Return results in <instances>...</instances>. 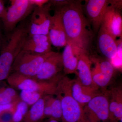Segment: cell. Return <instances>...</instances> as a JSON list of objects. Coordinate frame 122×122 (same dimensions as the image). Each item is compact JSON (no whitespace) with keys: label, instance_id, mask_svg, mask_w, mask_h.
<instances>
[{"label":"cell","instance_id":"6da1fadb","mask_svg":"<svg viewBox=\"0 0 122 122\" xmlns=\"http://www.w3.org/2000/svg\"><path fill=\"white\" fill-rule=\"evenodd\" d=\"M81 0H69L66 4L55 8L61 15L70 44L78 53L93 56L95 34L83 12Z\"/></svg>","mask_w":122,"mask_h":122},{"label":"cell","instance_id":"7a4b0ae2","mask_svg":"<svg viewBox=\"0 0 122 122\" xmlns=\"http://www.w3.org/2000/svg\"><path fill=\"white\" fill-rule=\"evenodd\" d=\"M29 21L20 22L2 41L0 52V81L7 79L16 58L23 49L29 35Z\"/></svg>","mask_w":122,"mask_h":122},{"label":"cell","instance_id":"3957f363","mask_svg":"<svg viewBox=\"0 0 122 122\" xmlns=\"http://www.w3.org/2000/svg\"><path fill=\"white\" fill-rule=\"evenodd\" d=\"M71 80L63 75L58 83L55 94L61 100V122H78L83 118V107L71 95Z\"/></svg>","mask_w":122,"mask_h":122},{"label":"cell","instance_id":"277c9868","mask_svg":"<svg viewBox=\"0 0 122 122\" xmlns=\"http://www.w3.org/2000/svg\"><path fill=\"white\" fill-rule=\"evenodd\" d=\"M63 75L61 73L51 80L39 81L13 72L10 74L7 80L8 85L14 89L37 92L46 95H55L58 83Z\"/></svg>","mask_w":122,"mask_h":122},{"label":"cell","instance_id":"5b68a950","mask_svg":"<svg viewBox=\"0 0 122 122\" xmlns=\"http://www.w3.org/2000/svg\"><path fill=\"white\" fill-rule=\"evenodd\" d=\"M52 52L51 51L46 54H39L22 49L13 64L11 73L15 72L27 77H34L39 72L44 61Z\"/></svg>","mask_w":122,"mask_h":122},{"label":"cell","instance_id":"8992f818","mask_svg":"<svg viewBox=\"0 0 122 122\" xmlns=\"http://www.w3.org/2000/svg\"><path fill=\"white\" fill-rule=\"evenodd\" d=\"M10 2L1 19L3 29L8 34L32 13L35 7L29 0H12Z\"/></svg>","mask_w":122,"mask_h":122},{"label":"cell","instance_id":"52a82bcc","mask_svg":"<svg viewBox=\"0 0 122 122\" xmlns=\"http://www.w3.org/2000/svg\"><path fill=\"white\" fill-rule=\"evenodd\" d=\"M106 91L98 93L83 107V118L86 122L110 121L109 101Z\"/></svg>","mask_w":122,"mask_h":122},{"label":"cell","instance_id":"ba28073f","mask_svg":"<svg viewBox=\"0 0 122 122\" xmlns=\"http://www.w3.org/2000/svg\"><path fill=\"white\" fill-rule=\"evenodd\" d=\"M51 7L49 0L41 7H35L29 21V35H48L52 16Z\"/></svg>","mask_w":122,"mask_h":122},{"label":"cell","instance_id":"9c48e42d","mask_svg":"<svg viewBox=\"0 0 122 122\" xmlns=\"http://www.w3.org/2000/svg\"><path fill=\"white\" fill-rule=\"evenodd\" d=\"M109 5L107 0H87L82 5L83 12L95 35L98 33Z\"/></svg>","mask_w":122,"mask_h":122},{"label":"cell","instance_id":"30bf717a","mask_svg":"<svg viewBox=\"0 0 122 122\" xmlns=\"http://www.w3.org/2000/svg\"><path fill=\"white\" fill-rule=\"evenodd\" d=\"M91 60L95 64L92 69L93 82L98 89L101 88L103 91H105L113 76L114 67L108 61L100 60L93 57Z\"/></svg>","mask_w":122,"mask_h":122},{"label":"cell","instance_id":"8fae6325","mask_svg":"<svg viewBox=\"0 0 122 122\" xmlns=\"http://www.w3.org/2000/svg\"><path fill=\"white\" fill-rule=\"evenodd\" d=\"M63 70L62 54L53 51L44 61L37 74L32 78L38 81H49L61 74Z\"/></svg>","mask_w":122,"mask_h":122},{"label":"cell","instance_id":"7c38bea8","mask_svg":"<svg viewBox=\"0 0 122 122\" xmlns=\"http://www.w3.org/2000/svg\"><path fill=\"white\" fill-rule=\"evenodd\" d=\"M55 10L51 17L48 36L52 45L56 47H65L68 43L65 30L59 12Z\"/></svg>","mask_w":122,"mask_h":122},{"label":"cell","instance_id":"4fadbf2b","mask_svg":"<svg viewBox=\"0 0 122 122\" xmlns=\"http://www.w3.org/2000/svg\"><path fill=\"white\" fill-rule=\"evenodd\" d=\"M120 12L121 10L110 5L101 26L116 38H122V17Z\"/></svg>","mask_w":122,"mask_h":122},{"label":"cell","instance_id":"5bb4252c","mask_svg":"<svg viewBox=\"0 0 122 122\" xmlns=\"http://www.w3.org/2000/svg\"><path fill=\"white\" fill-rule=\"evenodd\" d=\"M116 39L106 30L100 27L98 33V48L103 56L111 61L116 56L117 54Z\"/></svg>","mask_w":122,"mask_h":122},{"label":"cell","instance_id":"9a60e30c","mask_svg":"<svg viewBox=\"0 0 122 122\" xmlns=\"http://www.w3.org/2000/svg\"><path fill=\"white\" fill-rule=\"evenodd\" d=\"M51 45L48 35H28L22 49L36 54H45L52 51Z\"/></svg>","mask_w":122,"mask_h":122},{"label":"cell","instance_id":"2e32d148","mask_svg":"<svg viewBox=\"0 0 122 122\" xmlns=\"http://www.w3.org/2000/svg\"><path fill=\"white\" fill-rule=\"evenodd\" d=\"M77 67V79L82 84L98 90L93 82L92 73V61L90 57L83 52L79 53Z\"/></svg>","mask_w":122,"mask_h":122},{"label":"cell","instance_id":"e0dca14e","mask_svg":"<svg viewBox=\"0 0 122 122\" xmlns=\"http://www.w3.org/2000/svg\"><path fill=\"white\" fill-rule=\"evenodd\" d=\"M109 101V120L111 122L122 121V90L121 86L106 91Z\"/></svg>","mask_w":122,"mask_h":122},{"label":"cell","instance_id":"ac0fdd59","mask_svg":"<svg viewBox=\"0 0 122 122\" xmlns=\"http://www.w3.org/2000/svg\"><path fill=\"white\" fill-rule=\"evenodd\" d=\"M98 90L84 86L77 79L71 80V95L83 107L99 93Z\"/></svg>","mask_w":122,"mask_h":122},{"label":"cell","instance_id":"d6986e66","mask_svg":"<svg viewBox=\"0 0 122 122\" xmlns=\"http://www.w3.org/2000/svg\"><path fill=\"white\" fill-rule=\"evenodd\" d=\"M78 54L69 43L65 46L62 53L63 71L65 75L77 74Z\"/></svg>","mask_w":122,"mask_h":122},{"label":"cell","instance_id":"ffe728a7","mask_svg":"<svg viewBox=\"0 0 122 122\" xmlns=\"http://www.w3.org/2000/svg\"><path fill=\"white\" fill-rule=\"evenodd\" d=\"M44 118H51L61 121L62 111L61 100L55 95L44 96Z\"/></svg>","mask_w":122,"mask_h":122},{"label":"cell","instance_id":"44dd1931","mask_svg":"<svg viewBox=\"0 0 122 122\" xmlns=\"http://www.w3.org/2000/svg\"><path fill=\"white\" fill-rule=\"evenodd\" d=\"M44 97L31 106L21 122H42L44 116Z\"/></svg>","mask_w":122,"mask_h":122},{"label":"cell","instance_id":"7402d4cb","mask_svg":"<svg viewBox=\"0 0 122 122\" xmlns=\"http://www.w3.org/2000/svg\"><path fill=\"white\" fill-rule=\"evenodd\" d=\"M20 99L15 89L4 81H0V104L15 103Z\"/></svg>","mask_w":122,"mask_h":122},{"label":"cell","instance_id":"603a6c76","mask_svg":"<svg viewBox=\"0 0 122 122\" xmlns=\"http://www.w3.org/2000/svg\"><path fill=\"white\" fill-rule=\"evenodd\" d=\"M45 96L44 94L37 92L23 90L21 91L19 96L21 100L29 106H32Z\"/></svg>","mask_w":122,"mask_h":122},{"label":"cell","instance_id":"cb8c5ba5","mask_svg":"<svg viewBox=\"0 0 122 122\" xmlns=\"http://www.w3.org/2000/svg\"><path fill=\"white\" fill-rule=\"evenodd\" d=\"M14 109L15 105L11 110L5 111L0 114V122H12Z\"/></svg>","mask_w":122,"mask_h":122},{"label":"cell","instance_id":"d4e9b609","mask_svg":"<svg viewBox=\"0 0 122 122\" xmlns=\"http://www.w3.org/2000/svg\"><path fill=\"white\" fill-rule=\"evenodd\" d=\"M32 4L35 7H40L48 3L49 0H29Z\"/></svg>","mask_w":122,"mask_h":122},{"label":"cell","instance_id":"484cf974","mask_svg":"<svg viewBox=\"0 0 122 122\" xmlns=\"http://www.w3.org/2000/svg\"><path fill=\"white\" fill-rule=\"evenodd\" d=\"M15 103H9V104H0V114L2 113L5 111L11 110L14 106Z\"/></svg>","mask_w":122,"mask_h":122},{"label":"cell","instance_id":"4316f807","mask_svg":"<svg viewBox=\"0 0 122 122\" xmlns=\"http://www.w3.org/2000/svg\"><path fill=\"white\" fill-rule=\"evenodd\" d=\"M5 9L6 8L5 6V1L2 0H0V20L4 13Z\"/></svg>","mask_w":122,"mask_h":122},{"label":"cell","instance_id":"83f0119b","mask_svg":"<svg viewBox=\"0 0 122 122\" xmlns=\"http://www.w3.org/2000/svg\"><path fill=\"white\" fill-rule=\"evenodd\" d=\"M42 122H59V121L55 120L54 119L52 118H48L47 119H46L45 120H43Z\"/></svg>","mask_w":122,"mask_h":122},{"label":"cell","instance_id":"f1b7e54d","mask_svg":"<svg viewBox=\"0 0 122 122\" xmlns=\"http://www.w3.org/2000/svg\"><path fill=\"white\" fill-rule=\"evenodd\" d=\"M2 41H3V39H2V33H1V26L0 24V49L2 44Z\"/></svg>","mask_w":122,"mask_h":122},{"label":"cell","instance_id":"f546056e","mask_svg":"<svg viewBox=\"0 0 122 122\" xmlns=\"http://www.w3.org/2000/svg\"><path fill=\"white\" fill-rule=\"evenodd\" d=\"M78 122H86V121H85V119H84V118H82V119H81V120H80V121H79Z\"/></svg>","mask_w":122,"mask_h":122},{"label":"cell","instance_id":"4dcf8cb0","mask_svg":"<svg viewBox=\"0 0 122 122\" xmlns=\"http://www.w3.org/2000/svg\"></svg>","mask_w":122,"mask_h":122},{"label":"cell","instance_id":"1f68e13d","mask_svg":"<svg viewBox=\"0 0 122 122\" xmlns=\"http://www.w3.org/2000/svg\"></svg>","mask_w":122,"mask_h":122}]
</instances>
